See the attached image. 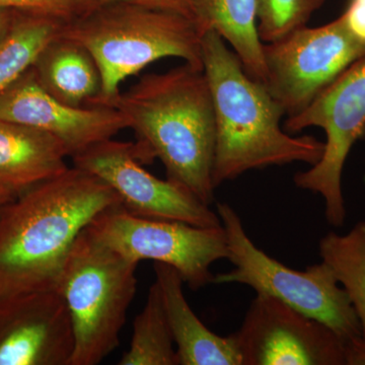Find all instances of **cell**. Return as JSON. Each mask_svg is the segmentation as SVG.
<instances>
[{"instance_id":"obj_1","label":"cell","mask_w":365,"mask_h":365,"mask_svg":"<svg viewBox=\"0 0 365 365\" xmlns=\"http://www.w3.org/2000/svg\"><path fill=\"white\" fill-rule=\"evenodd\" d=\"M119 204L109 185L74 165L14 197L0 209V299L54 289L78 235Z\"/></svg>"},{"instance_id":"obj_2","label":"cell","mask_w":365,"mask_h":365,"mask_svg":"<svg viewBox=\"0 0 365 365\" xmlns=\"http://www.w3.org/2000/svg\"><path fill=\"white\" fill-rule=\"evenodd\" d=\"M113 108L135 132L148 162L158 158L167 179L210 206L216 189V125L203 69L185 63L163 73L145 74L118 96Z\"/></svg>"},{"instance_id":"obj_3","label":"cell","mask_w":365,"mask_h":365,"mask_svg":"<svg viewBox=\"0 0 365 365\" xmlns=\"http://www.w3.org/2000/svg\"><path fill=\"white\" fill-rule=\"evenodd\" d=\"M202 61L215 107V188L248 170L295 162L314 165L321 160L325 143L281 129L284 110L264 83L250 78L215 31L203 34Z\"/></svg>"},{"instance_id":"obj_4","label":"cell","mask_w":365,"mask_h":365,"mask_svg":"<svg viewBox=\"0 0 365 365\" xmlns=\"http://www.w3.org/2000/svg\"><path fill=\"white\" fill-rule=\"evenodd\" d=\"M61 34L85 46L97 62L102 93L93 106L113 107L121 83L160 59L177 57L203 69V34L195 21L173 11L113 2L66 24Z\"/></svg>"},{"instance_id":"obj_5","label":"cell","mask_w":365,"mask_h":365,"mask_svg":"<svg viewBox=\"0 0 365 365\" xmlns=\"http://www.w3.org/2000/svg\"><path fill=\"white\" fill-rule=\"evenodd\" d=\"M138 263L108 248L83 230L69 252L55 289L74 331L71 365H97L119 346L137 290Z\"/></svg>"},{"instance_id":"obj_6","label":"cell","mask_w":365,"mask_h":365,"mask_svg":"<svg viewBox=\"0 0 365 365\" xmlns=\"http://www.w3.org/2000/svg\"><path fill=\"white\" fill-rule=\"evenodd\" d=\"M217 215L227 235V260L234 268L215 275L213 283L247 285L325 324L346 342L361 338L349 297L328 264L322 261L304 271L287 267L254 244L230 204L218 203Z\"/></svg>"},{"instance_id":"obj_7","label":"cell","mask_w":365,"mask_h":365,"mask_svg":"<svg viewBox=\"0 0 365 365\" xmlns=\"http://www.w3.org/2000/svg\"><path fill=\"white\" fill-rule=\"evenodd\" d=\"M86 230L129 260H153L176 269L184 283L198 290L213 283L211 266L227 259L225 228L201 227L175 220L132 215L119 205L100 213Z\"/></svg>"},{"instance_id":"obj_8","label":"cell","mask_w":365,"mask_h":365,"mask_svg":"<svg viewBox=\"0 0 365 365\" xmlns=\"http://www.w3.org/2000/svg\"><path fill=\"white\" fill-rule=\"evenodd\" d=\"M313 126L326 132L323 157L311 169L297 173L294 182L323 197L327 222L342 227L346 217L343 168L353 144L365 131V58L348 67L304 111L288 117L285 131L297 133Z\"/></svg>"},{"instance_id":"obj_9","label":"cell","mask_w":365,"mask_h":365,"mask_svg":"<svg viewBox=\"0 0 365 365\" xmlns=\"http://www.w3.org/2000/svg\"><path fill=\"white\" fill-rule=\"evenodd\" d=\"M266 81L274 100L294 117L355 62L365 58V42L341 16L318 28L297 29L275 42L263 43Z\"/></svg>"},{"instance_id":"obj_10","label":"cell","mask_w":365,"mask_h":365,"mask_svg":"<svg viewBox=\"0 0 365 365\" xmlns=\"http://www.w3.org/2000/svg\"><path fill=\"white\" fill-rule=\"evenodd\" d=\"M74 167L100 178L119 196L127 211L153 220H175L201 227H222L217 212L181 185L143 169L137 143L109 139L72 158Z\"/></svg>"},{"instance_id":"obj_11","label":"cell","mask_w":365,"mask_h":365,"mask_svg":"<svg viewBox=\"0 0 365 365\" xmlns=\"http://www.w3.org/2000/svg\"><path fill=\"white\" fill-rule=\"evenodd\" d=\"M242 365H345L347 343L325 324L257 294L235 333Z\"/></svg>"},{"instance_id":"obj_12","label":"cell","mask_w":365,"mask_h":365,"mask_svg":"<svg viewBox=\"0 0 365 365\" xmlns=\"http://www.w3.org/2000/svg\"><path fill=\"white\" fill-rule=\"evenodd\" d=\"M0 119L51 134L71 158L128 128L116 108L72 107L52 97L40 85L32 67L0 95Z\"/></svg>"},{"instance_id":"obj_13","label":"cell","mask_w":365,"mask_h":365,"mask_svg":"<svg viewBox=\"0 0 365 365\" xmlns=\"http://www.w3.org/2000/svg\"><path fill=\"white\" fill-rule=\"evenodd\" d=\"M74 331L56 289L0 299V365H71Z\"/></svg>"},{"instance_id":"obj_14","label":"cell","mask_w":365,"mask_h":365,"mask_svg":"<svg viewBox=\"0 0 365 365\" xmlns=\"http://www.w3.org/2000/svg\"><path fill=\"white\" fill-rule=\"evenodd\" d=\"M155 281L176 346L179 365H242L235 334L222 337L209 330L189 306L176 269L155 263Z\"/></svg>"},{"instance_id":"obj_15","label":"cell","mask_w":365,"mask_h":365,"mask_svg":"<svg viewBox=\"0 0 365 365\" xmlns=\"http://www.w3.org/2000/svg\"><path fill=\"white\" fill-rule=\"evenodd\" d=\"M66 148L39 129L0 119V193L16 197L68 169Z\"/></svg>"},{"instance_id":"obj_16","label":"cell","mask_w":365,"mask_h":365,"mask_svg":"<svg viewBox=\"0 0 365 365\" xmlns=\"http://www.w3.org/2000/svg\"><path fill=\"white\" fill-rule=\"evenodd\" d=\"M32 68L48 93L72 107L93 106L102 93L96 60L85 46L62 34L43 48Z\"/></svg>"},{"instance_id":"obj_17","label":"cell","mask_w":365,"mask_h":365,"mask_svg":"<svg viewBox=\"0 0 365 365\" xmlns=\"http://www.w3.org/2000/svg\"><path fill=\"white\" fill-rule=\"evenodd\" d=\"M195 21L204 34L215 31L241 60L247 74L265 83L263 43L257 30V0H191Z\"/></svg>"},{"instance_id":"obj_18","label":"cell","mask_w":365,"mask_h":365,"mask_svg":"<svg viewBox=\"0 0 365 365\" xmlns=\"http://www.w3.org/2000/svg\"><path fill=\"white\" fill-rule=\"evenodd\" d=\"M66 25L40 14L16 13L6 39L0 44V95L33 66L50 41Z\"/></svg>"},{"instance_id":"obj_19","label":"cell","mask_w":365,"mask_h":365,"mask_svg":"<svg viewBox=\"0 0 365 365\" xmlns=\"http://www.w3.org/2000/svg\"><path fill=\"white\" fill-rule=\"evenodd\" d=\"M322 261L332 269L349 297L365 339V220L348 234L330 232L319 241Z\"/></svg>"},{"instance_id":"obj_20","label":"cell","mask_w":365,"mask_h":365,"mask_svg":"<svg viewBox=\"0 0 365 365\" xmlns=\"http://www.w3.org/2000/svg\"><path fill=\"white\" fill-rule=\"evenodd\" d=\"M120 365H179L176 346L157 283L148 292L143 311L134 319L130 348Z\"/></svg>"},{"instance_id":"obj_21","label":"cell","mask_w":365,"mask_h":365,"mask_svg":"<svg viewBox=\"0 0 365 365\" xmlns=\"http://www.w3.org/2000/svg\"><path fill=\"white\" fill-rule=\"evenodd\" d=\"M326 0H257V25L264 44L304 28Z\"/></svg>"},{"instance_id":"obj_22","label":"cell","mask_w":365,"mask_h":365,"mask_svg":"<svg viewBox=\"0 0 365 365\" xmlns=\"http://www.w3.org/2000/svg\"><path fill=\"white\" fill-rule=\"evenodd\" d=\"M93 7L91 0H0V9L40 14L68 24Z\"/></svg>"},{"instance_id":"obj_23","label":"cell","mask_w":365,"mask_h":365,"mask_svg":"<svg viewBox=\"0 0 365 365\" xmlns=\"http://www.w3.org/2000/svg\"><path fill=\"white\" fill-rule=\"evenodd\" d=\"M113 2H128V4L173 11V13L182 14L195 21L191 0H91V4H93L91 9L103 4H113Z\"/></svg>"},{"instance_id":"obj_24","label":"cell","mask_w":365,"mask_h":365,"mask_svg":"<svg viewBox=\"0 0 365 365\" xmlns=\"http://www.w3.org/2000/svg\"><path fill=\"white\" fill-rule=\"evenodd\" d=\"M341 19L353 36L365 42V0H351Z\"/></svg>"},{"instance_id":"obj_25","label":"cell","mask_w":365,"mask_h":365,"mask_svg":"<svg viewBox=\"0 0 365 365\" xmlns=\"http://www.w3.org/2000/svg\"><path fill=\"white\" fill-rule=\"evenodd\" d=\"M347 365H365V339L347 343Z\"/></svg>"},{"instance_id":"obj_26","label":"cell","mask_w":365,"mask_h":365,"mask_svg":"<svg viewBox=\"0 0 365 365\" xmlns=\"http://www.w3.org/2000/svg\"><path fill=\"white\" fill-rule=\"evenodd\" d=\"M18 11L14 9H0V44L9 35Z\"/></svg>"},{"instance_id":"obj_27","label":"cell","mask_w":365,"mask_h":365,"mask_svg":"<svg viewBox=\"0 0 365 365\" xmlns=\"http://www.w3.org/2000/svg\"><path fill=\"white\" fill-rule=\"evenodd\" d=\"M14 196L7 195V194L0 193V209L4 207V205L9 201L13 200Z\"/></svg>"}]
</instances>
